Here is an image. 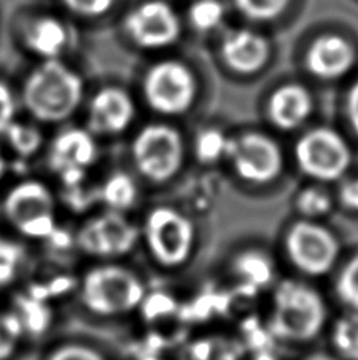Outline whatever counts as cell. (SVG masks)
I'll return each instance as SVG.
<instances>
[{"instance_id": "6da1fadb", "label": "cell", "mask_w": 358, "mask_h": 360, "mask_svg": "<svg viewBox=\"0 0 358 360\" xmlns=\"http://www.w3.org/2000/svg\"><path fill=\"white\" fill-rule=\"evenodd\" d=\"M82 96V78L59 59L44 60L27 76L22 87L24 108L32 119L46 125L72 119L81 106Z\"/></svg>"}, {"instance_id": "7a4b0ae2", "label": "cell", "mask_w": 358, "mask_h": 360, "mask_svg": "<svg viewBox=\"0 0 358 360\" xmlns=\"http://www.w3.org/2000/svg\"><path fill=\"white\" fill-rule=\"evenodd\" d=\"M78 294L82 307L97 318H119L131 313L145 297L144 283L124 266L103 262L81 276Z\"/></svg>"}, {"instance_id": "3957f363", "label": "cell", "mask_w": 358, "mask_h": 360, "mask_svg": "<svg viewBox=\"0 0 358 360\" xmlns=\"http://www.w3.org/2000/svg\"><path fill=\"white\" fill-rule=\"evenodd\" d=\"M5 221L25 240L48 242L59 229L57 198L38 179L19 180L6 190L2 201Z\"/></svg>"}, {"instance_id": "277c9868", "label": "cell", "mask_w": 358, "mask_h": 360, "mask_svg": "<svg viewBox=\"0 0 358 360\" xmlns=\"http://www.w3.org/2000/svg\"><path fill=\"white\" fill-rule=\"evenodd\" d=\"M324 323L325 305L314 289L296 281H286L277 289L270 323L274 335L286 342H308Z\"/></svg>"}, {"instance_id": "5b68a950", "label": "cell", "mask_w": 358, "mask_h": 360, "mask_svg": "<svg viewBox=\"0 0 358 360\" xmlns=\"http://www.w3.org/2000/svg\"><path fill=\"white\" fill-rule=\"evenodd\" d=\"M138 226L124 212L105 210L81 224L74 236L79 252L88 258L112 261L131 252L139 242Z\"/></svg>"}, {"instance_id": "8992f818", "label": "cell", "mask_w": 358, "mask_h": 360, "mask_svg": "<svg viewBox=\"0 0 358 360\" xmlns=\"http://www.w3.org/2000/svg\"><path fill=\"white\" fill-rule=\"evenodd\" d=\"M131 158L138 172L150 182L174 177L182 166L183 141L175 128L161 124L144 127L133 139Z\"/></svg>"}, {"instance_id": "52a82bcc", "label": "cell", "mask_w": 358, "mask_h": 360, "mask_svg": "<svg viewBox=\"0 0 358 360\" xmlns=\"http://www.w3.org/2000/svg\"><path fill=\"white\" fill-rule=\"evenodd\" d=\"M142 234L149 252L164 267L183 264L193 252V223L174 209H153L145 218Z\"/></svg>"}, {"instance_id": "ba28073f", "label": "cell", "mask_w": 358, "mask_h": 360, "mask_svg": "<svg viewBox=\"0 0 358 360\" xmlns=\"http://www.w3.org/2000/svg\"><path fill=\"white\" fill-rule=\"evenodd\" d=\"M100 157L97 136L87 128L69 127L55 134L48 147V166L60 180L62 186H69L87 180L88 171Z\"/></svg>"}, {"instance_id": "9c48e42d", "label": "cell", "mask_w": 358, "mask_h": 360, "mask_svg": "<svg viewBox=\"0 0 358 360\" xmlns=\"http://www.w3.org/2000/svg\"><path fill=\"white\" fill-rule=\"evenodd\" d=\"M300 169L317 180L340 179L350 165V149L336 131L316 128L298 141L296 149Z\"/></svg>"}, {"instance_id": "30bf717a", "label": "cell", "mask_w": 358, "mask_h": 360, "mask_svg": "<svg viewBox=\"0 0 358 360\" xmlns=\"http://www.w3.org/2000/svg\"><path fill=\"white\" fill-rule=\"evenodd\" d=\"M144 95L153 111L177 115L188 111L196 96L190 70L178 62H161L145 76Z\"/></svg>"}, {"instance_id": "8fae6325", "label": "cell", "mask_w": 358, "mask_h": 360, "mask_svg": "<svg viewBox=\"0 0 358 360\" xmlns=\"http://www.w3.org/2000/svg\"><path fill=\"white\" fill-rule=\"evenodd\" d=\"M286 248L291 261L308 275H324L333 267L340 245L327 228L311 221H298L289 229Z\"/></svg>"}, {"instance_id": "7c38bea8", "label": "cell", "mask_w": 358, "mask_h": 360, "mask_svg": "<svg viewBox=\"0 0 358 360\" xmlns=\"http://www.w3.org/2000/svg\"><path fill=\"white\" fill-rule=\"evenodd\" d=\"M227 155L232 158L237 174L254 184H267L283 169V153L272 138L248 133L237 141H229Z\"/></svg>"}, {"instance_id": "4fadbf2b", "label": "cell", "mask_w": 358, "mask_h": 360, "mask_svg": "<svg viewBox=\"0 0 358 360\" xmlns=\"http://www.w3.org/2000/svg\"><path fill=\"white\" fill-rule=\"evenodd\" d=\"M125 25L131 40L147 49L169 46L180 34L175 11L159 0L140 4L126 16Z\"/></svg>"}, {"instance_id": "5bb4252c", "label": "cell", "mask_w": 358, "mask_h": 360, "mask_svg": "<svg viewBox=\"0 0 358 360\" xmlns=\"http://www.w3.org/2000/svg\"><path fill=\"white\" fill-rule=\"evenodd\" d=\"M136 114L126 90L105 87L92 96L87 109V130L95 136H117L128 130Z\"/></svg>"}, {"instance_id": "9a60e30c", "label": "cell", "mask_w": 358, "mask_h": 360, "mask_svg": "<svg viewBox=\"0 0 358 360\" xmlns=\"http://www.w3.org/2000/svg\"><path fill=\"white\" fill-rule=\"evenodd\" d=\"M355 53L340 37H322L312 44L308 54V67L319 78L333 79L347 73L354 65Z\"/></svg>"}, {"instance_id": "2e32d148", "label": "cell", "mask_w": 358, "mask_h": 360, "mask_svg": "<svg viewBox=\"0 0 358 360\" xmlns=\"http://www.w3.org/2000/svg\"><path fill=\"white\" fill-rule=\"evenodd\" d=\"M223 56L237 72L253 73L268 59V44L264 37L253 30H234L223 41Z\"/></svg>"}, {"instance_id": "e0dca14e", "label": "cell", "mask_w": 358, "mask_h": 360, "mask_svg": "<svg viewBox=\"0 0 358 360\" xmlns=\"http://www.w3.org/2000/svg\"><path fill=\"white\" fill-rule=\"evenodd\" d=\"M312 103L302 86H284L272 95L268 103V117L281 130H293L308 119Z\"/></svg>"}, {"instance_id": "ac0fdd59", "label": "cell", "mask_w": 358, "mask_h": 360, "mask_svg": "<svg viewBox=\"0 0 358 360\" xmlns=\"http://www.w3.org/2000/svg\"><path fill=\"white\" fill-rule=\"evenodd\" d=\"M68 30L60 19L53 16L38 18L25 34V44L35 56L44 60L59 59L68 46Z\"/></svg>"}, {"instance_id": "d6986e66", "label": "cell", "mask_w": 358, "mask_h": 360, "mask_svg": "<svg viewBox=\"0 0 358 360\" xmlns=\"http://www.w3.org/2000/svg\"><path fill=\"white\" fill-rule=\"evenodd\" d=\"M10 310L21 324L24 338L43 337L54 321V311L49 300L30 289L16 295Z\"/></svg>"}, {"instance_id": "ffe728a7", "label": "cell", "mask_w": 358, "mask_h": 360, "mask_svg": "<svg viewBox=\"0 0 358 360\" xmlns=\"http://www.w3.org/2000/svg\"><path fill=\"white\" fill-rule=\"evenodd\" d=\"M139 190L134 179L126 172H114L98 186V202L107 210L125 212L138 201Z\"/></svg>"}, {"instance_id": "44dd1931", "label": "cell", "mask_w": 358, "mask_h": 360, "mask_svg": "<svg viewBox=\"0 0 358 360\" xmlns=\"http://www.w3.org/2000/svg\"><path fill=\"white\" fill-rule=\"evenodd\" d=\"M6 146L16 157L29 160L41 150L44 138L40 128L25 122L15 120L2 134Z\"/></svg>"}, {"instance_id": "7402d4cb", "label": "cell", "mask_w": 358, "mask_h": 360, "mask_svg": "<svg viewBox=\"0 0 358 360\" xmlns=\"http://www.w3.org/2000/svg\"><path fill=\"white\" fill-rule=\"evenodd\" d=\"M25 247L8 237L0 236V289L18 280L25 262Z\"/></svg>"}, {"instance_id": "603a6c76", "label": "cell", "mask_w": 358, "mask_h": 360, "mask_svg": "<svg viewBox=\"0 0 358 360\" xmlns=\"http://www.w3.org/2000/svg\"><path fill=\"white\" fill-rule=\"evenodd\" d=\"M333 343L344 359L358 360V310H352L338 319Z\"/></svg>"}, {"instance_id": "cb8c5ba5", "label": "cell", "mask_w": 358, "mask_h": 360, "mask_svg": "<svg viewBox=\"0 0 358 360\" xmlns=\"http://www.w3.org/2000/svg\"><path fill=\"white\" fill-rule=\"evenodd\" d=\"M24 340L21 324L10 310H0V360H13Z\"/></svg>"}, {"instance_id": "d4e9b609", "label": "cell", "mask_w": 358, "mask_h": 360, "mask_svg": "<svg viewBox=\"0 0 358 360\" xmlns=\"http://www.w3.org/2000/svg\"><path fill=\"white\" fill-rule=\"evenodd\" d=\"M190 19L199 30H213L225 19V8L216 0H199L191 6Z\"/></svg>"}, {"instance_id": "484cf974", "label": "cell", "mask_w": 358, "mask_h": 360, "mask_svg": "<svg viewBox=\"0 0 358 360\" xmlns=\"http://www.w3.org/2000/svg\"><path fill=\"white\" fill-rule=\"evenodd\" d=\"M43 360H106L92 345L82 342H65L54 346Z\"/></svg>"}, {"instance_id": "4316f807", "label": "cell", "mask_w": 358, "mask_h": 360, "mask_svg": "<svg viewBox=\"0 0 358 360\" xmlns=\"http://www.w3.org/2000/svg\"><path fill=\"white\" fill-rule=\"evenodd\" d=\"M237 270L246 281L254 285H264L272 278V267L259 253H246L237 261Z\"/></svg>"}, {"instance_id": "83f0119b", "label": "cell", "mask_w": 358, "mask_h": 360, "mask_svg": "<svg viewBox=\"0 0 358 360\" xmlns=\"http://www.w3.org/2000/svg\"><path fill=\"white\" fill-rule=\"evenodd\" d=\"M336 291L344 304L358 310V256L349 261L336 283Z\"/></svg>"}, {"instance_id": "f1b7e54d", "label": "cell", "mask_w": 358, "mask_h": 360, "mask_svg": "<svg viewBox=\"0 0 358 360\" xmlns=\"http://www.w3.org/2000/svg\"><path fill=\"white\" fill-rule=\"evenodd\" d=\"M297 205L305 217L316 218L325 215L331 209V198L322 188H306L298 196Z\"/></svg>"}, {"instance_id": "f546056e", "label": "cell", "mask_w": 358, "mask_h": 360, "mask_svg": "<svg viewBox=\"0 0 358 360\" xmlns=\"http://www.w3.org/2000/svg\"><path fill=\"white\" fill-rule=\"evenodd\" d=\"M229 141L218 130H206L197 138V157L202 162H215L223 153H227Z\"/></svg>"}, {"instance_id": "4dcf8cb0", "label": "cell", "mask_w": 358, "mask_h": 360, "mask_svg": "<svg viewBox=\"0 0 358 360\" xmlns=\"http://www.w3.org/2000/svg\"><path fill=\"white\" fill-rule=\"evenodd\" d=\"M287 4L289 0H237V5L246 16L259 21L278 16Z\"/></svg>"}, {"instance_id": "1f68e13d", "label": "cell", "mask_w": 358, "mask_h": 360, "mask_svg": "<svg viewBox=\"0 0 358 360\" xmlns=\"http://www.w3.org/2000/svg\"><path fill=\"white\" fill-rule=\"evenodd\" d=\"M116 0H63L68 10L81 16H101L112 8Z\"/></svg>"}, {"instance_id": "d6a6232c", "label": "cell", "mask_w": 358, "mask_h": 360, "mask_svg": "<svg viewBox=\"0 0 358 360\" xmlns=\"http://www.w3.org/2000/svg\"><path fill=\"white\" fill-rule=\"evenodd\" d=\"M16 120V98L13 90L0 82V138L13 122Z\"/></svg>"}, {"instance_id": "836d02e7", "label": "cell", "mask_w": 358, "mask_h": 360, "mask_svg": "<svg viewBox=\"0 0 358 360\" xmlns=\"http://www.w3.org/2000/svg\"><path fill=\"white\" fill-rule=\"evenodd\" d=\"M340 199L343 205H346L347 209L358 210V179L349 180L341 186Z\"/></svg>"}, {"instance_id": "e575fe53", "label": "cell", "mask_w": 358, "mask_h": 360, "mask_svg": "<svg viewBox=\"0 0 358 360\" xmlns=\"http://www.w3.org/2000/svg\"><path fill=\"white\" fill-rule=\"evenodd\" d=\"M347 114L355 133L358 134V82L352 87L347 98Z\"/></svg>"}, {"instance_id": "d590c367", "label": "cell", "mask_w": 358, "mask_h": 360, "mask_svg": "<svg viewBox=\"0 0 358 360\" xmlns=\"http://www.w3.org/2000/svg\"><path fill=\"white\" fill-rule=\"evenodd\" d=\"M6 172H8V163H6L5 157L2 155V153H0V184L4 182Z\"/></svg>"}, {"instance_id": "8d00e7d4", "label": "cell", "mask_w": 358, "mask_h": 360, "mask_svg": "<svg viewBox=\"0 0 358 360\" xmlns=\"http://www.w3.org/2000/svg\"><path fill=\"white\" fill-rule=\"evenodd\" d=\"M308 360H336V359H333V357H330V356H325V354H316V356H312V357H310Z\"/></svg>"}, {"instance_id": "74e56055", "label": "cell", "mask_w": 358, "mask_h": 360, "mask_svg": "<svg viewBox=\"0 0 358 360\" xmlns=\"http://www.w3.org/2000/svg\"><path fill=\"white\" fill-rule=\"evenodd\" d=\"M256 360H278V359L274 357V356H272V354H262V356H259Z\"/></svg>"}]
</instances>
